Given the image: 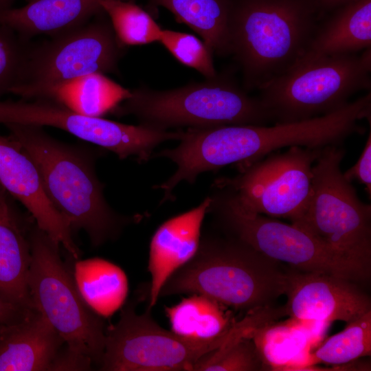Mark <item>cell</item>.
Returning <instances> with one entry per match:
<instances>
[{"label": "cell", "instance_id": "cell-1", "mask_svg": "<svg viewBox=\"0 0 371 371\" xmlns=\"http://www.w3.org/2000/svg\"><path fill=\"white\" fill-rule=\"evenodd\" d=\"M4 126L36 164L55 207L72 230L87 233L93 246L115 240L126 226L142 220V214L124 216L109 204L96 174L95 153L59 141L43 126Z\"/></svg>", "mask_w": 371, "mask_h": 371}, {"label": "cell", "instance_id": "cell-3", "mask_svg": "<svg viewBox=\"0 0 371 371\" xmlns=\"http://www.w3.org/2000/svg\"><path fill=\"white\" fill-rule=\"evenodd\" d=\"M278 263L233 236L201 234L194 256L170 276L159 297L199 294L247 313L269 307L286 289Z\"/></svg>", "mask_w": 371, "mask_h": 371}, {"label": "cell", "instance_id": "cell-7", "mask_svg": "<svg viewBox=\"0 0 371 371\" xmlns=\"http://www.w3.org/2000/svg\"><path fill=\"white\" fill-rule=\"evenodd\" d=\"M370 48L360 54L300 60L262 86L258 97L275 123L307 120L336 111L371 87Z\"/></svg>", "mask_w": 371, "mask_h": 371}, {"label": "cell", "instance_id": "cell-13", "mask_svg": "<svg viewBox=\"0 0 371 371\" xmlns=\"http://www.w3.org/2000/svg\"><path fill=\"white\" fill-rule=\"evenodd\" d=\"M284 294V313L302 322L348 324L371 310L370 297L355 282L326 273L287 272Z\"/></svg>", "mask_w": 371, "mask_h": 371}, {"label": "cell", "instance_id": "cell-18", "mask_svg": "<svg viewBox=\"0 0 371 371\" xmlns=\"http://www.w3.org/2000/svg\"><path fill=\"white\" fill-rule=\"evenodd\" d=\"M330 13L317 23L300 60L357 54L371 48V0H356Z\"/></svg>", "mask_w": 371, "mask_h": 371}, {"label": "cell", "instance_id": "cell-24", "mask_svg": "<svg viewBox=\"0 0 371 371\" xmlns=\"http://www.w3.org/2000/svg\"><path fill=\"white\" fill-rule=\"evenodd\" d=\"M128 94L129 89L106 75L91 74L73 82L52 100L76 112L102 117L107 113L111 114Z\"/></svg>", "mask_w": 371, "mask_h": 371}, {"label": "cell", "instance_id": "cell-34", "mask_svg": "<svg viewBox=\"0 0 371 371\" xmlns=\"http://www.w3.org/2000/svg\"><path fill=\"white\" fill-rule=\"evenodd\" d=\"M5 192V190L0 185V199Z\"/></svg>", "mask_w": 371, "mask_h": 371}, {"label": "cell", "instance_id": "cell-8", "mask_svg": "<svg viewBox=\"0 0 371 371\" xmlns=\"http://www.w3.org/2000/svg\"><path fill=\"white\" fill-rule=\"evenodd\" d=\"M125 52L104 12L87 23L32 44L22 78L11 93L22 100L54 99L91 74H115Z\"/></svg>", "mask_w": 371, "mask_h": 371}, {"label": "cell", "instance_id": "cell-32", "mask_svg": "<svg viewBox=\"0 0 371 371\" xmlns=\"http://www.w3.org/2000/svg\"><path fill=\"white\" fill-rule=\"evenodd\" d=\"M319 19L356 0H308Z\"/></svg>", "mask_w": 371, "mask_h": 371}, {"label": "cell", "instance_id": "cell-22", "mask_svg": "<svg viewBox=\"0 0 371 371\" xmlns=\"http://www.w3.org/2000/svg\"><path fill=\"white\" fill-rule=\"evenodd\" d=\"M164 311L172 332L192 339L218 337L237 322L227 307L199 294H192L174 306H166Z\"/></svg>", "mask_w": 371, "mask_h": 371}, {"label": "cell", "instance_id": "cell-23", "mask_svg": "<svg viewBox=\"0 0 371 371\" xmlns=\"http://www.w3.org/2000/svg\"><path fill=\"white\" fill-rule=\"evenodd\" d=\"M251 337L264 368L301 370L306 366L309 336L302 327L268 321L257 327Z\"/></svg>", "mask_w": 371, "mask_h": 371}, {"label": "cell", "instance_id": "cell-21", "mask_svg": "<svg viewBox=\"0 0 371 371\" xmlns=\"http://www.w3.org/2000/svg\"><path fill=\"white\" fill-rule=\"evenodd\" d=\"M73 276L82 297L99 315L107 318L123 306L128 282L119 266L101 258L78 260Z\"/></svg>", "mask_w": 371, "mask_h": 371}, {"label": "cell", "instance_id": "cell-15", "mask_svg": "<svg viewBox=\"0 0 371 371\" xmlns=\"http://www.w3.org/2000/svg\"><path fill=\"white\" fill-rule=\"evenodd\" d=\"M210 203L207 196L198 206L166 221L155 232L149 248L148 309L156 304L170 276L196 254Z\"/></svg>", "mask_w": 371, "mask_h": 371}, {"label": "cell", "instance_id": "cell-12", "mask_svg": "<svg viewBox=\"0 0 371 371\" xmlns=\"http://www.w3.org/2000/svg\"><path fill=\"white\" fill-rule=\"evenodd\" d=\"M51 126L115 153L120 159H152L155 148L168 140H180L181 130H161L139 124H126L84 115L49 99L0 100V124Z\"/></svg>", "mask_w": 371, "mask_h": 371}, {"label": "cell", "instance_id": "cell-31", "mask_svg": "<svg viewBox=\"0 0 371 371\" xmlns=\"http://www.w3.org/2000/svg\"><path fill=\"white\" fill-rule=\"evenodd\" d=\"M32 310L14 304L0 295V325L21 320Z\"/></svg>", "mask_w": 371, "mask_h": 371}, {"label": "cell", "instance_id": "cell-2", "mask_svg": "<svg viewBox=\"0 0 371 371\" xmlns=\"http://www.w3.org/2000/svg\"><path fill=\"white\" fill-rule=\"evenodd\" d=\"M318 20L308 0H232L230 55L243 89L259 90L297 63Z\"/></svg>", "mask_w": 371, "mask_h": 371}, {"label": "cell", "instance_id": "cell-20", "mask_svg": "<svg viewBox=\"0 0 371 371\" xmlns=\"http://www.w3.org/2000/svg\"><path fill=\"white\" fill-rule=\"evenodd\" d=\"M170 11L178 23L199 34L213 54L230 55L229 22L232 0H148Z\"/></svg>", "mask_w": 371, "mask_h": 371}, {"label": "cell", "instance_id": "cell-17", "mask_svg": "<svg viewBox=\"0 0 371 371\" xmlns=\"http://www.w3.org/2000/svg\"><path fill=\"white\" fill-rule=\"evenodd\" d=\"M100 0H27L19 8L0 12V24L23 38L49 36L78 27L103 12Z\"/></svg>", "mask_w": 371, "mask_h": 371}, {"label": "cell", "instance_id": "cell-4", "mask_svg": "<svg viewBox=\"0 0 371 371\" xmlns=\"http://www.w3.org/2000/svg\"><path fill=\"white\" fill-rule=\"evenodd\" d=\"M111 114L131 115L140 124L161 130L266 125L273 121L260 98L249 95L228 72L171 89L144 85L129 89Z\"/></svg>", "mask_w": 371, "mask_h": 371}, {"label": "cell", "instance_id": "cell-19", "mask_svg": "<svg viewBox=\"0 0 371 371\" xmlns=\"http://www.w3.org/2000/svg\"><path fill=\"white\" fill-rule=\"evenodd\" d=\"M32 254L6 192L0 199V295L27 309H34L28 289Z\"/></svg>", "mask_w": 371, "mask_h": 371}, {"label": "cell", "instance_id": "cell-6", "mask_svg": "<svg viewBox=\"0 0 371 371\" xmlns=\"http://www.w3.org/2000/svg\"><path fill=\"white\" fill-rule=\"evenodd\" d=\"M32 259L28 289L34 309L41 313L67 344L65 351L89 369L100 366L106 327L102 316L82 297L59 254V245L36 225L29 237Z\"/></svg>", "mask_w": 371, "mask_h": 371}, {"label": "cell", "instance_id": "cell-30", "mask_svg": "<svg viewBox=\"0 0 371 371\" xmlns=\"http://www.w3.org/2000/svg\"><path fill=\"white\" fill-rule=\"evenodd\" d=\"M344 177L350 182L356 180L366 186V190L371 195V134L369 132L365 147L356 164L347 171L343 172Z\"/></svg>", "mask_w": 371, "mask_h": 371}, {"label": "cell", "instance_id": "cell-16", "mask_svg": "<svg viewBox=\"0 0 371 371\" xmlns=\"http://www.w3.org/2000/svg\"><path fill=\"white\" fill-rule=\"evenodd\" d=\"M64 341L36 309L0 325V371L52 370Z\"/></svg>", "mask_w": 371, "mask_h": 371}, {"label": "cell", "instance_id": "cell-25", "mask_svg": "<svg viewBox=\"0 0 371 371\" xmlns=\"http://www.w3.org/2000/svg\"><path fill=\"white\" fill-rule=\"evenodd\" d=\"M370 355L371 310L348 323L343 330L328 338L313 352H309L306 366L303 368L319 363L341 368Z\"/></svg>", "mask_w": 371, "mask_h": 371}, {"label": "cell", "instance_id": "cell-27", "mask_svg": "<svg viewBox=\"0 0 371 371\" xmlns=\"http://www.w3.org/2000/svg\"><path fill=\"white\" fill-rule=\"evenodd\" d=\"M254 332V331H253ZM236 337L203 355L192 371H255L264 368L252 333Z\"/></svg>", "mask_w": 371, "mask_h": 371}, {"label": "cell", "instance_id": "cell-11", "mask_svg": "<svg viewBox=\"0 0 371 371\" xmlns=\"http://www.w3.org/2000/svg\"><path fill=\"white\" fill-rule=\"evenodd\" d=\"M212 188L207 213L214 216L229 236L295 270L362 282L351 267L308 232L275 218L245 212L227 190Z\"/></svg>", "mask_w": 371, "mask_h": 371}, {"label": "cell", "instance_id": "cell-9", "mask_svg": "<svg viewBox=\"0 0 371 371\" xmlns=\"http://www.w3.org/2000/svg\"><path fill=\"white\" fill-rule=\"evenodd\" d=\"M122 308L120 319L106 328L104 351L100 366L105 371H192L203 355L247 334L243 319L227 333L212 339L177 335L161 327L150 309L137 314L136 305L144 297L142 289Z\"/></svg>", "mask_w": 371, "mask_h": 371}, {"label": "cell", "instance_id": "cell-10", "mask_svg": "<svg viewBox=\"0 0 371 371\" xmlns=\"http://www.w3.org/2000/svg\"><path fill=\"white\" fill-rule=\"evenodd\" d=\"M322 148L293 146L271 153L239 168L235 177L216 179L212 187L227 190L245 212L286 218L300 227L311 199L312 167Z\"/></svg>", "mask_w": 371, "mask_h": 371}, {"label": "cell", "instance_id": "cell-28", "mask_svg": "<svg viewBox=\"0 0 371 371\" xmlns=\"http://www.w3.org/2000/svg\"><path fill=\"white\" fill-rule=\"evenodd\" d=\"M160 43L181 64L192 68L205 78L217 75L213 54L197 36L172 30H162Z\"/></svg>", "mask_w": 371, "mask_h": 371}, {"label": "cell", "instance_id": "cell-33", "mask_svg": "<svg viewBox=\"0 0 371 371\" xmlns=\"http://www.w3.org/2000/svg\"><path fill=\"white\" fill-rule=\"evenodd\" d=\"M16 0H0V12L13 8Z\"/></svg>", "mask_w": 371, "mask_h": 371}, {"label": "cell", "instance_id": "cell-14", "mask_svg": "<svg viewBox=\"0 0 371 371\" xmlns=\"http://www.w3.org/2000/svg\"><path fill=\"white\" fill-rule=\"evenodd\" d=\"M0 185L32 214L36 226L75 259L81 251L72 229L51 201L40 171L23 147L0 135Z\"/></svg>", "mask_w": 371, "mask_h": 371}, {"label": "cell", "instance_id": "cell-29", "mask_svg": "<svg viewBox=\"0 0 371 371\" xmlns=\"http://www.w3.org/2000/svg\"><path fill=\"white\" fill-rule=\"evenodd\" d=\"M31 45L12 28L0 24V98L20 83Z\"/></svg>", "mask_w": 371, "mask_h": 371}, {"label": "cell", "instance_id": "cell-26", "mask_svg": "<svg viewBox=\"0 0 371 371\" xmlns=\"http://www.w3.org/2000/svg\"><path fill=\"white\" fill-rule=\"evenodd\" d=\"M100 4L124 47L159 41L161 27L149 13L131 0H100Z\"/></svg>", "mask_w": 371, "mask_h": 371}, {"label": "cell", "instance_id": "cell-5", "mask_svg": "<svg viewBox=\"0 0 371 371\" xmlns=\"http://www.w3.org/2000/svg\"><path fill=\"white\" fill-rule=\"evenodd\" d=\"M341 146L324 147L312 167V192L300 228L315 236L351 267L362 281L371 273V205L344 176Z\"/></svg>", "mask_w": 371, "mask_h": 371}]
</instances>
